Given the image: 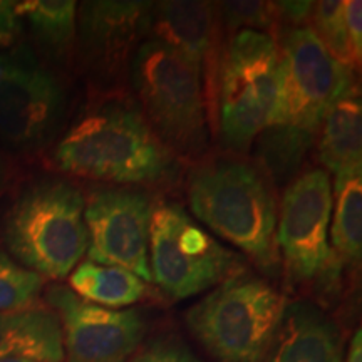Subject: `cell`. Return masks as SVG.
Returning <instances> with one entry per match:
<instances>
[{
	"label": "cell",
	"mask_w": 362,
	"mask_h": 362,
	"mask_svg": "<svg viewBox=\"0 0 362 362\" xmlns=\"http://www.w3.org/2000/svg\"><path fill=\"white\" fill-rule=\"evenodd\" d=\"M279 34V88L260 151L265 168L287 178L304 161L330 106L354 84V71L339 64L309 25Z\"/></svg>",
	"instance_id": "6da1fadb"
},
{
	"label": "cell",
	"mask_w": 362,
	"mask_h": 362,
	"mask_svg": "<svg viewBox=\"0 0 362 362\" xmlns=\"http://www.w3.org/2000/svg\"><path fill=\"white\" fill-rule=\"evenodd\" d=\"M52 158L62 173L121 187L158 183L173 165L141 112L121 103L103 104L76 121Z\"/></svg>",
	"instance_id": "7a4b0ae2"
},
{
	"label": "cell",
	"mask_w": 362,
	"mask_h": 362,
	"mask_svg": "<svg viewBox=\"0 0 362 362\" xmlns=\"http://www.w3.org/2000/svg\"><path fill=\"white\" fill-rule=\"evenodd\" d=\"M188 202L198 220L238 247L260 270H277V205L257 166L235 158L203 163L189 175Z\"/></svg>",
	"instance_id": "3957f363"
},
{
	"label": "cell",
	"mask_w": 362,
	"mask_h": 362,
	"mask_svg": "<svg viewBox=\"0 0 362 362\" xmlns=\"http://www.w3.org/2000/svg\"><path fill=\"white\" fill-rule=\"evenodd\" d=\"M84 203L79 188L66 180L30 185L4 220L8 257L42 279H66L88 252Z\"/></svg>",
	"instance_id": "277c9868"
},
{
	"label": "cell",
	"mask_w": 362,
	"mask_h": 362,
	"mask_svg": "<svg viewBox=\"0 0 362 362\" xmlns=\"http://www.w3.org/2000/svg\"><path fill=\"white\" fill-rule=\"evenodd\" d=\"M287 304L269 280L245 269L189 307L185 322L216 362H265Z\"/></svg>",
	"instance_id": "5b68a950"
},
{
	"label": "cell",
	"mask_w": 362,
	"mask_h": 362,
	"mask_svg": "<svg viewBox=\"0 0 362 362\" xmlns=\"http://www.w3.org/2000/svg\"><path fill=\"white\" fill-rule=\"evenodd\" d=\"M129 69L141 116L156 138L171 155H202L208 141V124L200 69L156 39L139 45Z\"/></svg>",
	"instance_id": "8992f818"
},
{
	"label": "cell",
	"mask_w": 362,
	"mask_h": 362,
	"mask_svg": "<svg viewBox=\"0 0 362 362\" xmlns=\"http://www.w3.org/2000/svg\"><path fill=\"white\" fill-rule=\"evenodd\" d=\"M277 40L257 30L232 34L221 54L215 119L233 151H247L269 121L279 88Z\"/></svg>",
	"instance_id": "52a82bcc"
},
{
	"label": "cell",
	"mask_w": 362,
	"mask_h": 362,
	"mask_svg": "<svg viewBox=\"0 0 362 362\" xmlns=\"http://www.w3.org/2000/svg\"><path fill=\"white\" fill-rule=\"evenodd\" d=\"M148 257L151 282L175 300L214 288L245 270L242 257L221 245L176 203L155 206Z\"/></svg>",
	"instance_id": "ba28073f"
},
{
	"label": "cell",
	"mask_w": 362,
	"mask_h": 362,
	"mask_svg": "<svg viewBox=\"0 0 362 362\" xmlns=\"http://www.w3.org/2000/svg\"><path fill=\"white\" fill-rule=\"evenodd\" d=\"M332 180L325 170H309L285 189L277 215V247L293 284H332L339 259L330 248Z\"/></svg>",
	"instance_id": "9c48e42d"
},
{
	"label": "cell",
	"mask_w": 362,
	"mask_h": 362,
	"mask_svg": "<svg viewBox=\"0 0 362 362\" xmlns=\"http://www.w3.org/2000/svg\"><path fill=\"white\" fill-rule=\"evenodd\" d=\"M153 211L155 203L139 188L94 189L84 203L89 260L121 267L151 282L148 252Z\"/></svg>",
	"instance_id": "30bf717a"
},
{
	"label": "cell",
	"mask_w": 362,
	"mask_h": 362,
	"mask_svg": "<svg viewBox=\"0 0 362 362\" xmlns=\"http://www.w3.org/2000/svg\"><path fill=\"white\" fill-rule=\"evenodd\" d=\"M64 90L56 76L27 51L0 54V134L19 149H34L56 131Z\"/></svg>",
	"instance_id": "8fae6325"
},
{
	"label": "cell",
	"mask_w": 362,
	"mask_h": 362,
	"mask_svg": "<svg viewBox=\"0 0 362 362\" xmlns=\"http://www.w3.org/2000/svg\"><path fill=\"white\" fill-rule=\"evenodd\" d=\"M47 300L61 322L67 362H126L141 346L146 332L141 310L90 304L62 285L49 288Z\"/></svg>",
	"instance_id": "7c38bea8"
},
{
	"label": "cell",
	"mask_w": 362,
	"mask_h": 362,
	"mask_svg": "<svg viewBox=\"0 0 362 362\" xmlns=\"http://www.w3.org/2000/svg\"><path fill=\"white\" fill-rule=\"evenodd\" d=\"M151 2L98 0L81 7V47L86 62L103 83L131 67L136 51L149 39Z\"/></svg>",
	"instance_id": "4fadbf2b"
},
{
	"label": "cell",
	"mask_w": 362,
	"mask_h": 362,
	"mask_svg": "<svg viewBox=\"0 0 362 362\" xmlns=\"http://www.w3.org/2000/svg\"><path fill=\"white\" fill-rule=\"evenodd\" d=\"M218 8L210 2L168 0L151 6L149 39L161 40L187 56L202 72L206 112L215 119L216 84L221 64Z\"/></svg>",
	"instance_id": "5bb4252c"
},
{
	"label": "cell",
	"mask_w": 362,
	"mask_h": 362,
	"mask_svg": "<svg viewBox=\"0 0 362 362\" xmlns=\"http://www.w3.org/2000/svg\"><path fill=\"white\" fill-rule=\"evenodd\" d=\"M265 362H344L339 325L310 302H288Z\"/></svg>",
	"instance_id": "9a60e30c"
},
{
	"label": "cell",
	"mask_w": 362,
	"mask_h": 362,
	"mask_svg": "<svg viewBox=\"0 0 362 362\" xmlns=\"http://www.w3.org/2000/svg\"><path fill=\"white\" fill-rule=\"evenodd\" d=\"M27 357L37 362H62V330L51 309L30 307L0 312V359Z\"/></svg>",
	"instance_id": "2e32d148"
},
{
	"label": "cell",
	"mask_w": 362,
	"mask_h": 362,
	"mask_svg": "<svg viewBox=\"0 0 362 362\" xmlns=\"http://www.w3.org/2000/svg\"><path fill=\"white\" fill-rule=\"evenodd\" d=\"M319 133V158L329 173L362 168V103L356 84L330 106Z\"/></svg>",
	"instance_id": "e0dca14e"
},
{
	"label": "cell",
	"mask_w": 362,
	"mask_h": 362,
	"mask_svg": "<svg viewBox=\"0 0 362 362\" xmlns=\"http://www.w3.org/2000/svg\"><path fill=\"white\" fill-rule=\"evenodd\" d=\"M71 291L86 302L106 309L121 310L141 300L146 282L121 267H110L86 260L69 275Z\"/></svg>",
	"instance_id": "ac0fdd59"
},
{
	"label": "cell",
	"mask_w": 362,
	"mask_h": 362,
	"mask_svg": "<svg viewBox=\"0 0 362 362\" xmlns=\"http://www.w3.org/2000/svg\"><path fill=\"white\" fill-rule=\"evenodd\" d=\"M330 240L334 253L346 262H359L362 253V168L334 175Z\"/></svg>",
	"instance_id": "d6986e66"
},
{
	"label": "cell",
	"mask_w": 362,
	"mask_h": 362,
	"mask_svg": "<svg viewBox=\"0 0 362 362\" xmlns=\"http://www.w3.org/2000/svg\"><path fill=\"white\" fill-rule=\"evenodd\" d=\"M16 8L35 37L56 52L66 51L74 40L78 7L72 0H29L17 2Z\"/></svg>",
	"instance_id": "ffe728a7"
},
{
	"label": "cell",
	"mask_w": 362,
	"mask_h": 362,
	"mask_svg": "<svg viewBox=\"0 0 362 362\" xmlns=\"http://www.w3.org/2000/svg\"><path fill=\"white\" fill-rule=\"evenodd\" d=\"M309 22H312L309 27L322 42L325 51L336 59L339 64L354 71L359 61H357L356 54L352 51L349 34H347L342 0L314 2Z\"/></svg>",
	"instance_id": "44dd1931"
},
{
	"label": "cell",
	"mask_w": 362,
	"mask_h": 362,
	"mask_svg": "<svg viewBox=\"0 0 362 362\" xmlns=\"http://www.w3.org/2000/svg\"><path fill=\"white\" fill-rule=\"evenodd\" d=\"M44 279L0 252V312L35 307L42 292Z\"/></svg>",
	"instance_id": "7402d4cb"
},
{
	"label": "cell",
	"mask_w": 362,
	"mask_h": 362,
	"mask_svg": "<svg viewBox=\"0 0 362 362\" xmlns=\"http://www.w3.org/2000/svg\"><path fill=\"white\" fill-rule=\"evenodd\" d=\"M216 8L233 34L238 30L265 34V30L275 29L280 22L275 2H223Z\"/></svg>",
	"instance_id": "603a6c76"
},
{
	"label": "cell",
	"mask_w": 362,
	"mask_h": 362,
	"mask_svg": "<svg viewBox=\"0 0 362 362\" xmlns=\"http://www.w3.org/2000/svg\"><path fill=\"white\" fill-rule=\"evenodd\" d=\"M133 362H205L181 339L173 336L158 337L144 346Z\"/></svg>",
	"instance_id": "cb8c5ba5"
},
{
	"label": "cell",
	"mask_w": 362,
	"mask_h": 362,
	"mask_svg": "<svg viewBox=\"0 0 362 362\" xmlns=\"http://www.w3.org/2000/svg\"><path fill=\"white\" fill-rule=\"evenodd\" d=\"M344 19H346L347 34L356 59L361 62L362 56V2L361 0H346L344 2Z\"/></svg>",
	"instance_id": "d4e9b609"
},
{
	"label": "cell",
	"mask_w": 362,
	"mask_h": 362,
	"mask_svg": "<svg viewBox=\"0 0 362 362\" xmlns=\"http://www.w3.org/2000/svg\"><path fill=\"white\" fill-rule=\"evenodd\" d=\"M279 21L288 27H305L310 21L314 2H275Z\"/></svg>",
	"instance_id": "484cf974"
},
{
	"label": "cell",
	"mask_w": 362,
	"mask_h": 362,
	"mask_svg": "<svg viewBox=\"0 0 362 362\" xmlns=\"http://www.w3.org/2000/svg\"><path fill=\"white\" fill-rule=\"evenodd\" d=\"M16 7L17 2L0 0V45L12 44L19 35L21 19Z\"/></svg>",
	"instance_id": "4316f807"
},
{
	"label": "cell",
	"mask_w": 362,
	"mask_h": 362,
	"mask_svg": "<svg viewBox=\"0 0 362 362\" xmlns=\"http://www.w3.org/2000/svg\"><path fill=\"white\" fill-rule=\"evenodd\" d=\"M344 362H362V332H357L352 336V341L349 344V351H347V357Z\"/></svg>",
	"instance_id": "83f0119b"
},
{
	"label": "cell",
	"mask_w": 362,
	"mask_h": 362,
	"mask_svg": "<svg viewBox=\"0 0 362 362\" xmlns=\"http://www.w3.org/2000/svg\"><path fill=\"white\" fill-rule=\"evenodd\" d=\"M7 176H8L7 161H6V156H4L2 149H0V194H2L4 188H6L7 185Z\"/></svg>",
	"instance_id": "f1b7e54d"
},
{
	"label": "cell",
	"mask_w": 362,
	"mask_h": 362,
	"mask_svg": "<svg viewBox=\"0 0 362 362\" xmlns=\"http://www.w3.org/2000/svg\"><path fill=\"white\" fill-rule=\"evenodd\" d=\"M0 362H37L34 359H27V357H4Z\"/></svg>",
	"instance_id": "f546056e"
}]
</instances>
